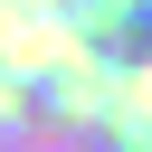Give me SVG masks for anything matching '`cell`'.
Masks as SVG:
<instances>
[{
	"instance_id": "1",
	"label": "cell",
	"mask_w": 152,
	"mask_h": 152,
	"mask_svg": "<svg viewBox=\"0 0 152 152\" xmlns=\"http://www.w3.org/2000/svg\"><path fill=\"white\" fill-rule=\"evenodd\" d=\"M0 152H152V0H0Z\"/></svg>"
}]
</instances>
